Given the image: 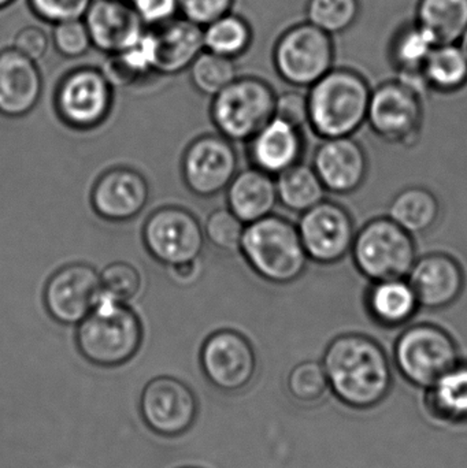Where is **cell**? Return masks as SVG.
<instances>
[{"label":"cell","instance_id":"6da1fadb","mask_svg":"<svg viewBox=\"0 0 467 468\" xmlns=\"http://www.w3.org/2000/svg\"><path fill=\"white\" fill-rule=\"evenodd\" d=\"M324 368L337 398L366 410L384 400L392 384L391 365L380 344L364 335H339L324 355Z\"/></svg>","mask_w":467,"mask_h":468},{"label":"cell","instance_id":"7a4b0ae2","mask_svg":"<svg viewBox=\"0 0 467 468\" xmlns=\"http://www.w3.org/2000/svg\"><path fill=\"white\" fill-rule=\"evenodd\" d=\"M373 88L364 74L334 66L309 88V123L323 139L353 136L366 122Z\"/></svg>","mask_w":467,"mask_h":468},{"label":"cell","instance_id":"3957f363","mask_svg":"<svg viewBox=\"0 0 467 468\" xmlns=\"http://www.w3.org/2000/svg\"><path fill=\"white\" fill-rule=\"evenodd\" d=\"M143 329L125 303L101 294L92 313L80 322L77 346L88 362L115 367L129 362L142 346Z\"/></svg>","mask_w":467,"mask_h":468},{"label":"cell","instance_id":"277c9868","mask_svg":"<svg viewBox=\"0 0 467 468\" xmlns=\"http://www.w3.org/2000/svg\"><path fill=\"white\" fill-rule=\"evenodd\" d=\"M240 250L260 277L274 283L299 280L309 261L298 227L271 214L247 225Z\"/></svg>","mask_w":467,"mask_h":468},{"label":"cell","instance_id":"5b68a950","mask_svg":"<svg viewBox=\"0 0 467 468\" xmlns=\"http://www.w3.org/2000/svg\"><path fill=\"white\" fill-rule=\"evenodd\" d=\"M336 62L334 36L307 21L291 25L277 38L273 63L277 74L291 87H312Z\"/></svg>","mask_w":467,"mask_h":468},{"label":"cell","instance_id":"8992f818","mask_svg":"<svg viewBox=\"0 0 467 468\" xmlns=\"http://www.w3.org/2000/svg\"><path fill=\"white\" fill-rule=\"evenodd\" d=\"M213 98L214 123L233 142L251 140L274 117L276 93L258 77H236Z\"/></svg>","mask_w":467,"mask_h":468},{"label":"cell","instance_id":"52a82bcc","mask_svg":"<svg viewBox=\"0 0 467 468\" xmlns=\"http://www.w3.org/2000/svg\"><path fill=\"white\" fill-rule=\"evenodd\" d=\"M354 261L362 275L376 281L408 278L417 261L413 234L391 218H376L356 234Z\"/></svg>","mask_w":467,"mask_h":468},{"label":"cell","instance_id":"ba28073f","mask_svg":"<svg viewBox=\"0 0 467 468\" xmlns=\"http://www.w3.org/2000/svg\"><path fill=\"white\" fill-rule=\"evenodd\" d=\"M395 362L409 382L430 388L458 365V348L451 335L441 327L414 324L398 338Z\"/></svg>","mask_w":467,"mask_h":468},{"label":"cell","instance_id":"9c48e42d","mask_svg":"<svg viewBox=\"0 0 467 468\" xmlns=\"http://www.w3.org/2000/svg\"><path fill=\"white\" fill-rule=\"evenodd\" d=\"M366 121L386 142L414 145L421 136L424 98L400 80H387L372 90Z\"/></svg>","mask_w":467,"mask_h":468},{"label":"cell","instance_id":"30bf717a","mask_svg":"<svg viewBox=\"0 0 467 468\" xmlns=\"http://www.w3.org/2000/svg\"><path fill=\"white\" fill-rule=\"evenodd\" d=\"M298 230L309 261L320 264L343 261L353 250L356 234L350 213L329 200L304 211Z\"/></svg>","mask_w":467,"mask_h":468},{"label":"cell","instance_id":"8fae6325","mask_svg":"<svg viewBox=\"0 0 467 468\" xmlns=\"http://www.w3.org/2000/svg\"><path fill=\"white\" fill-rule=\"evenodd\" d=\"M112 87L101 69L79 68L66 74L55 95L60 117L74 128L103 122L111 107Z\"/></svg>","mask_w":467,"mask_h":468},{"label":"cell","instance_id":"7c38bea8","mask_svg":"<svg viewBox=\"0 0 467 468\" xmlns=\"http://www.w3.org/2000/svg\"><path fill=\"white\" fill-rule=\"evenodd\" d=\"M143 234L151 255L167 267L197 261L205 247V232L199 222L177 207L154 213Z\"/></svg>","mask_w":467,"mask_h":468},{"label":"cell","instance_id":"4fadbf2b","mask_svg":"<svg viewBox=\"0 0 467 468\" xmlns=\"http://www.w3.org/2000/svg\"><path fill=\"white\" fill-rule=\"evenodd\" d=\"M197 404L192 390L172 377L148 382L140 398V414L145 425L164 437L186 433L196 418Z\"/></svg>","mask_w":467,"mask_h":468},{"label":"cell","instance_id":"5bb4252c","mask_svg":"<svg viewBox=\"0 0 467 468\" xmlns=\"http://www.w3.org/2000/svg\"><path fill=\"white\" fill-rule=\"evenodd\" d=\"M200 362L206 378L224 392H238L249 387L257 371V356L251 344L232 330H222L208 337Z\"/></svg>","mask_w":467,"mask_h":468},{"label":"cell","instance_id":"9a60e30c","mask_svg":"<svg viewBox=\"0 0 467 468\" xmlns=\"http://www.w3.org/2000/svg\"><path fill=\"white\" fill-rule=\"evenodd\" d=\"M103 294L101 275L88 264H70L47 283V310L55 321L76 324L84 321Z\"/></svg>","mask_w":467,"mask_h":468},{"label":"cell","instance_id":"2e32d148","mask_svg":"<svg viewBox=\"0 0 467 468\" xmlns=\"http://www.w3.org/2000/svg\"><path fill=\"white\" fill-rule=\"evenodd\" d=\"M144 36L151 70L162 76H175L186 70L205 51L203 27L183 16L150 27Z\"/></svg>","mask_w":467,"mask_h":468},{"label":"cell","instance_id":"e0dca14e","mask_svg":"<svg viewBox=\"0 0 467 468\" xmlns=\"http://www.w3.org/2000/svg\"><path fill=\"white\" fill-rule=\"evenodd\" d=\"M238 156L232 144L218 136L196 140L184 156L186 186L199 197H213L224 191L236 177Z\"/></svg>","mask_w":467,"mask_h":468},{"label":"cell","instance_id":"ac0fdd59","mask_svg":"<svg viewBox=\"0 0 467 468\" xmlns=\"http://www.w3.org/2000/svg\"><path fill=\"white\" fill-rule=\"evenodd\" d=\"M82 19L93 48L106 55L131 48L145 32L128 0H92Z\"/></svg>","mask_w":467,"mask_h":468},{"label":"cell","instance_id":"d6986e66","mask_svg":"<svg viewBox=\"0 0 467 468\" xmlns=\"http://www.w3.org/2000/svg\"><path fill=\"white\" fill-rule=\"evenodd\" d=\"M364 148L351 136L324 139L315 150L313 169L326 191L347 195L361 188L367 175Z\"/></svg>","mask_w":467,"mask_h":468},{"label":"cell","instance_id":"ffe728a7","mask_svg":"<svg viewBox=\"0 0 467 468\" xmlns=\"http://www.w3.org/2000/svg\"><path fill=\"white\" fill-rule=\"evenodd\" d=\"M419 307L443 310L457 302L465 286L462 267L447 253H430L417 259L408 275Z\"/></svg>","mask_w":467,"mask_h":468},{"label":"cell","instance_id":"44dd1931","mask_svg":"<svg viewBox=\"0 0 467 468\" xmlns=\"http://www.w3.org/2000/svg\"><path fill=\"white\" fill-rule=\"evenodd\" d=\"M43 80L37 63L14 47L0 51V114L22 117L40 101Z\"/></svg>","mask_w":467,"mask_h":468},{"label":"cell","instance_id":"7402d4cb","mask_svg":"<svg viewBox=\"0 0 467 468\" xmlns=\"http://www.w3.org/2000/svg\"><path fill=\"white\" fill-rule=\"evenodd\" d=\"M150 197L147 181L129 169H114L96 183L92 205L101 218L128 221L142 213Z\"/></svg>","mask_w":467,"mask_h":468},{"label":"cell","instance_id":"603a6c76","mask_svg":"<svg viewBox=\"0 0 467 468\" xmlns=\"http://www.w3.org/2000/svg\"><path fill=\"white\" fill-rule=\"evenodd\" d=\"M303 148L301 129L273 117L252 137L249 155L257 169L279 176L301 162Z\"/></svg>","mask_w":467,"mask_h":468},{"label":"cell","instance_id":"cb8c5ba5","mask_svg":"<svg viewBox=\"0 0 467 468\" xmlns=\"http://www.w3.org/2000/svg\"><path fill=\"white\" fill-rule=\"evenodd\" d=\"M277 202L276 183L257 167L236 176L228 186L229 210L247 225L271 216Z\"/></svg>","mask_w":467,"mask_h":468},{"label":"cell","instance_id":"d4e9b609","mask_svg":"<svg viewBox=\"0 0 467 468\" xmlns=\"http://www.w3.org/2000/svg\"><path fill=\"white\" fill-rule=\"evenodd\" d=\"M438 46L433 36L416 19L402 22L391 33L387 57L397 77L422 73L430 52Z\"/></svg>","mask_w":467,"mask_h":468},{"label":"cell","instance_id":"484cf974","mask_svg":"<svg viewBox=\"0 0 467 468\" xmlns=\"http://www.w3.org/2000/svg\"><path fill=\"white\" fill-rule=\"evenodd\" d=\"M419 304L408 278L376 281L367 292V310L384 326L406 324L416 315Z\"/></svg>","mask_w":467,"mask_h":468},{"label":"cell","instance_id":"4316f807","mask_svg":"<svg viewBox=\"0 0 467 468\" xmlns=\"http://www.w3.org/2000/svg\"><path fill=\"white\" fill-rule=\"evenodd\" d=\"M413 18L436 43H460L467 29V0H417Z\"/></svg>","mask_w":467,"mask_h":468},{"label":"cell","instance_id":"83f0119b","mask_svg":"<svg viewBox=\"0 0 467 468\" xmlns=\"http://www.w3.org/2000/svg\"><path fill=\"white\" fill-rule=\"evenodd\" d=\"M440 214L438 197L422 186L400 191L389 206V218L410 234H424L435 227Z\"/></svg>","mask_w":467,"mask_h":468},{"label":"cell","instance_id":"f1b7e54d","mask_svg":"<svg viewBox=\"0 0 467 468\" xmlns=\"http://www.w3.org/2000/svg\"><path fill=\"white\" fill-rule=\"evenodd\" d=\"M430 92L455 93L467 87V55L460 43L438 44L422 68Z\"/></svg>","mask_w":467,"mask_h":468},{"label":"cell","instance_id":"f546056e","mask_svg":"<svg viewBox=\"0 0 467 468\" xmlns=\"http://www.w3.org/2000/svg\"><path fill=\"white\" fill-rule=\"evenodd\" d=\"M276 186L280 203L293 213L303 214L325 200L323 181L313 166L301 162L279 175Z\"/></svg>","mask_w":467,"mask_h":468},{"label":"cell","instance_id":"4dcf8cb0","mask_svg":"<svg viewBox=\"0 0 467 468\" xmlns=\"http://www.w3.org/2000/svg\"><path fill=\"white\" fill-rule=\"evenodd\" d=\"M427 406L439 420H467V365H455L430 388Z\"/></svg>","mask_w":467,"mask_h":468},{"label":"cell","instance_id":"1f68e13d","mask_svg":"<svg viewBox=\"0 0 467 468\" xmlns=\"http://www.w3.org/2000/svg\"><path fill=\"white\" fill-rule=\"evenodd\" d=\"M254 38L251 25L239 14H225L203 27L206 51L236 59L249 51Z\"/></svg>","mask_w":467,"mask_h":468},{"label":"cell","instance_id":"d6a6232c","mask_svg":"<svg viewBox=\"0 0 467 468\" xmlns=\"http://www.w3.org/2000/svg\"><path fill=\"white\" fill-rule=\"evenodd\" d=\"M364 11L362 0H306L304 21L331 36L350 32Z\"/></svg>","mask_w":467,"mask_h":468},{"label":"cell","instance_id":"836d02e7","mask_svg":"<svg viewBox=\"0 0 467 468\" xmlns=\"http://www.w3.org/2000/svg\"><path fill=\"white\" fill-rule=\"evenodd\" d=\"M112 88H128L140 79L151 73L150 57L144 38L134 46L118 54L107 55L106 62L101 69Z\"/></svg>","mask_w":467,"mask_h":468},{"label":"cell","instance_id":"e575fe53","mask_svg":"<svg viewBox=\"0 0 467 468\" xmlns=\"http://www.w3.org/2000/svg\"><path fill=\"white\" fill-rule=\"evenodd\" d=\"M191 81L199 92L216 96L219 90L230 84L238 77L235 59L214 54L200 52L191 68Z\"/></svg>","mask_w":467,"mask_h":468},{"label":"cell","instance_id":"d590c367","mask_svg":"<svg viewBox=\"0 0 467 468\" xmlns=\"http://www.w3.org/2000/svg\"><path fill=\"white\" fill-rule=\"evenodd\" d=\"M328 387L325 368L312 360L299 363L288 376L290 395L302 404L317 403L325 396Z\"/></svg>","mask_w":467,"mask_h":468},{"label":"cell","instance_id":"8d00e7d4","mask_svg":"<svg viewBox=\"0 0 467 468\" xmlns=\"http://www.w3.org/2000/svg\"><path fill=\"white\" fill-rule=\"evenodd\" d=\"M244 222L230 210H217L206 221L205 234L219 250L227 252L240 250Z\"/></svg>","mask_w":467,"mask_h":468},{"label":"cell","instance_id":"74e56055","mask_svg":"<svg viewBox=\"0 0 467 468\" xmlns=\"http://www.w3.org/2000/svg\"><path fill=\"white\" fill-rule=\"evenodd\" d=\"M101 281L104 293L121 303L133 299L142 283L139 271L125 261L109 264L101 272Z\"/></svg>","mask_w":467,"mask_h":468},{"label":"cell","instance_id":"f35d334b","mask_svg":"<svg viewBox=\"0 0 467 468\" xmlns=\"http://www.w3.org/2000/svg\"><path fill=\"white\" fill-rule=\"evenodd\" d=\"M51 44L58 54L69 59L84 57L92 47L84 19H74V21L54 25Z\"/></svg>","mask_w":467,"mask_h":468},{"label":"cell","instance_id":"ab89813d","mask_svg":"<svg viewBox=\"0 0 467 468\" xmlns=\"http://www.w3.org/2000/svg\"><path fill=\"white\" fill-rule=\"evenodd\" d=\"M90 3L92 0H27L30 11L52 27L84 18Z\"/></svg>","mask_w":467,"mask_h":468},{"label":"cell","instance_id":"60d3db41","mask_svg":"<svg viewBox=\"0 0 467 468\" xmlns=\"http://www.w3.org/2000/svg\"><path fill=\"white\" fill-rule=\"evenodd\" d=\"M236 0H178V14L205 27L233 10Z\"/></svg>","mask_w":467,"mask_h":468},{"label":"cell","instance_id":"b9f144b4","mask_svg":"<svg viewBox=\"0 0 467 468\" xmlns=\"http://www.w3.org/2000/svg\"><path fill=\"white\" fill-rule=\"evenodd\" d=\"M274 117L280 118L284 122L303 129L309 123V103H307V93L299 90H287L276 98L274 107Z\"/></svg>","mask_w":467,"mask_h":468},{"label":"cell","instance_id":"7bdbcfd3","mask_svg":"<svg viewBox=\"0 0 467 468\" xmlns=\"http://www.w3.org/2000/svg\"><path fill=\"white\" fill-rule=\"evenodd\" d=\"M145 27H158L178 14V0H128Z\"/></svg>","mask_w":467,"mask_h":468},{"label":"cell","instance_id":"ee69618b","mask_svg":"<svg viewBox=\"0 0 467 468\" xmlns=\"http://www.w3.org/2000/svg\"><path fill=\"white\" fill-rule=\"evenodd\" d=\"M49 44H51V38L41 27L29 25V27L18 30L16 37H14L13 47L16 51L24 54L25 57L37 62V60L46 57Z\"/></svg>","mask_w":467,"mask_h":468},{"label":"cell","instance_id":"f6af8a7d","mask_svg":"<svg viewBox=\"0 0 467 468\" xmlns=\"http://www.w3.org/2000/svg\"><path fill=\"white\" fill-rule=\"evenodd\" d=\"M200 274L199 259L189 261V263L177 264V266L169 267V275L175 282L181 285H189L195 282Z\"/></svg>","mask_w":467,"mask_h":468},{"label":"cell","instance_id":"bcb514c9","mask_svg":"<svg viewBox=\"0 0 467 468\" xmlns=\"http://www.w3.org/2000/svg\"><path fill=\"white\" fill-rule=\"evenodd\" d=\"M14 2H16V0H0V11L7 8L8 5H13Z\"/></svg>","mask_w":467,"mask_h":468},{"label":"cell","instance_id":"7dc6e473","mask_svg":"<svg viewBox=\"0 0 467 468\" xmlns=\"http://www.w3.org/2000/svg\"><path fill=\"white\" fill-rule=\"evenodd\" d=\"M461 46H462V48L465 49L466 55H467V29L466 32L463 33L462 38H461L460 41Z\"/></svg>","mask_w":467,"mask_h":468}]
</instances>
